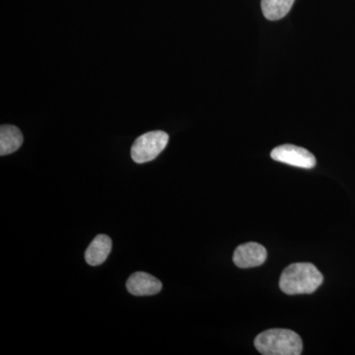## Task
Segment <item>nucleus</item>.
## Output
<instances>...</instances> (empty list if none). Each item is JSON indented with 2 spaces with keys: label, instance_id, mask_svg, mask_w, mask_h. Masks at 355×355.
Wrapping results in <instances>:
<instances>
[{
  "label": "nucleus",
  "instance_id": "6",
  "mask_svg": "<svg viewBox=\"0 0 355 355\" xmlns=\"http://www.w3.org/2000/svg\"><path fill=\"white\" fill-rule=\"evenodd\" d=\"M127 289L135 296L154 295L162 291V282L149 273L137 272L128 279Z\"/></svg>",
  "mask_w": 355,
  "mask_h": 355
},
{
  "label": "nucleus",
  "instance_id": "1",
  "mask_svg": "<svg viewBox=\"0 0 355 355\" xmlns=\"http://www.w3.org/2000/svg\"><path fill=\"white\" fill-rule=\"evenodd\" d=\"M323 279L321 272L313 263H292L280 275L279 287L287 295L312 294L321 286Z\"/></svg>",
  "mask_w": 355,
  "mask_h": 355
},
{
  "label": "nucleus",
  "instance_id": "2",
  "mask_svg": "<svg viewBox=\"0 0 355 355\" xmlns=\"http://www.w3.org/2000/svg\"><path fill=\"white\" fill-rule=\"evenodd\" d=\"M254 347L263 355H299L303 350L300 336L286 329H272L254 338Z\"/></svg>",
  "mask_w": 355,
  "mask_h": 355
},
{
  "label": "nucleus",
  "instance_id": "7",
  "mask_svg": "<svg viewBox=\"0 0 355 355\" xmlns=\"http://www.w3.org/2000/svg\"><path fill=\"white\" fill-rule=\"evenodd\" d=\"M112 250V240L109 236L100 234L89 245L85 252V260L88 265H102L107 260Z\"/></svg>",
  "mask_w": 355,
  "mask_h": 355
},
{
  "label": "nucleus",
  "instance_id": "8",
  "mask_svg": "<svg viewBox=\"0 0 355 355\" xmlns=\"http://www.w3.org/2000/svg\"><path fill=\"white\" fill-rule=\"evenodd\" d=\"M23 144V135L19 128L10 125L0 128V155H8L17 151Z\"/></svg>",
  "mask_w": 355,
  "mask_h": 355
},
{
  "label": "nucleus",
  "instance_id": "9",
  "mask_svg": "<svg viewBox=\"0 0 355 355\" xmlns=\"http://www.w3.org/2000/svg\"><path fill=\"white\" fill-rule=\"evenodd\" d=\"M295 0H261L263 16L270 21H277L286 17Z\"/></svg>",
  "mask_w": 355,
  "mask_h": 355
},
{
  "label": "nucleus",
  "instance_id": "4",
  "mask_svg": "<svg viewBox=\"0 0 355 355\" xmlns=\"http://www.w3.org/2000/svg\"><path fill=\"white\" fill-rule=\"evenodd\" d=\"M270 157L277 162L286 163L303 169H312L316 166V158L310 151L292 144L275 147L270 153Z\"/></svg>",
  "mask_w": 355,
  "mask_h": 355
},
{
  "label": "nucleus",
  "instance_id": "3",
  "mask_svg": "<svg viewBox=\"0 0 355 355\" xmlns=\"http://www.w3.org/2000/svg\"><path fill=\"white\" fill-rule=\"evenodd\" d=\"M169 135L162 130H154L140 135L132 147V157L135 163L150 162L164 150Z\"/></svg>",
  "mask_w": 355,
  "mask_h": 355
},
{
  "label": "nucleus",
  "instance_id": "5",
  "mask_svg": "<svg viewBox=\"0 0 355 355\" xmlns=\"http://www.w3.org/2000/svg\"><path fill=\"white\" fill-rule=\"evenodd\" d=\"M266 257L268 253L263 245L250 242L237 247L233 254V261L240 268H256L265 263Z\"/></svg>",
  "mask_w": 355,
  "mask_h": 355
}]
</instances>
